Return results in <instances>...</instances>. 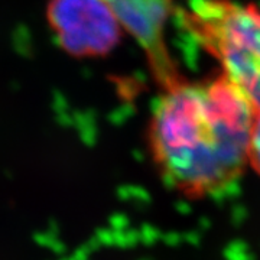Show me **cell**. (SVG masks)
<instances>
[{
	"label": "cell",
	"mask_w": 260,
	"mask_h": 260,
	"mask_svg": "<svg viewBox=\"0 0 260 260\" xmlns=\"http://www.w3.org/2000/svg\"><path fill=\"white\" fill-rule=\"evenodd\" d=\"M254 109L223 73L160 90L148 146L168 185L189 198L224 191L249 165Z\"/></svg>",
	"instance_id": "6da1fadb"
},
{
	"label": "cell",
	"mask_w": 260,
	"mask_h": 260,
	"mask_svg": "<svg viewBox=\"0 0 260 260\" xmlns=\"http://www.w3.org/2000/svg\"><path fill=\"white\" fill-rule=\"evenodd\" d=\"M186 32L260 110V8L236 0H188L178 12Z\"/></svg>",
	"instance_id": "7a4b0ae2"
},
{
	"label": "cell",
	"mask_w": 260,
	"mask_h": 260,
	"mask_svg": "<svg viewBox=\"0 0 260 260\" xmlns=\"http://www.w3.org/2000/svg\"><path fill=\"white\" fill-rule=\"evenodd\" d=\"M175 0H103L117 23L138 41L149 70L160 90L185 77L181 73L167 42V25Z\"/></svg>",
	"instance_id": "3957f363"
},
{
	"label": "cell",
	"mask_w": 260,
	"mask_h": 260,
	"mask_svg": "<svg viewBox=\"0 0 260 260\" xmlns=\"http://www.w3.org/2000/svg\"><path fill=\"white\" fill-rule=\"evenodd\" d=\"M249 165L260 175V110H254L249 145Z\"/></svg>",
	"instance_id": "277c9868"
}]
</instances>
